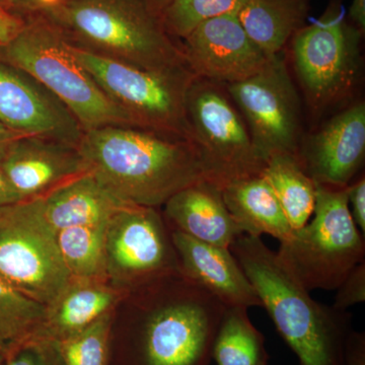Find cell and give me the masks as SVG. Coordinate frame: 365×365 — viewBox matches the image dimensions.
Masks as SVG:
<instances>
[{
	"instance_id": "1",
	"label": "cell",
	"mask_w": 365,
	"mask_h": 365,
	"mask_svg": "<svg viewBox=\"0 0 365 365\" xmlns=\"http://www.w3.org/2000/svg\"><path fill=\"white\" fill-rule=\"evenodd\" d=\"M78 146L88 170L127 204L158 208L181 190L208 180L186 137L105 126L83 132Z\"/></svg>"
},
{
	"instance_id": "2",
	"label": "cell",
	"mask_w": 365,
	"mask_h": 365,
	"mask_svg": "<svg viewBox=\"0 0 365 365\" xmlns=\"http://www.w3.org/2000/svg\"><path fill=\"white\" fill-rule=\"evenodd\" d=\"M230 251L300 365H346L351 316L309 295L261 237L242 235Z\"/></svg>"
},
{
	"instance_id": "3",
	"label": "cell",
	"mask_w": 365,
	"mask_h": 365,
	"mask_svg": "<svg viewBox=\"0 0 365 365\" xmlns=\"http://www.w3.org/2000/svg\"><path fill=\"white\" fill-rule=\"evenodd\" d=\"M39 14L83 51L148 69L186 64L155 0H60Z\"/></svg>"
},
{
	"instance_id": "4",
	"label": "cell",
	"mask_w": 365,
	"mask_h": 365,
	"mask_svg": "<svg viewBox=\"0 0 365 365\" xmlns=\"http://www.w3.org/2000/svg\"><path fill=\"white\" fill-rule=\"evenodd\" d=\"M131 333L121 365H210L225 307L180 271Z\"/></svg>"
},
{
	"instance_id": "5",
	"label": "cell",
	"mask_w": 365,
	"mask_h": 365,
	"mask_svg": "<svg viewBox=\"0 0 365 365\" xmlns=\"http://www.w3.org/2000/svg\"><path fill=\"white\" fill-rule=\"evenodd\" d=\"M0 55L51 91L83 132L105 126L136 127L79 63L58 29L42 14H29L13 39L0 46Z\"/></svg>"
},
{
	"instance_id": "6",
	"label": "cell",
	"mask_w": 365,
	"mask_h": 365,
	"mask_svg": "<svg viewBox=\"0 0 365 365\" xmlns=\"http://www.w3.org/2000/svg\"><path fill=\"white\" fill-rule=\"evenodd\" d=\"M311 222L280 242L277 255L309 292L337 289L365 261L364 235L353 222L347 187L317 184Z\"/></svg>"
},
{
	"instance_id": "7",
	"label": "cell",
	"mask_w": 365,
	"mask_h": 365,
	"mask_svg": "<svg viewBox=\"0 0 365 365\" xmlns=\"http://www.w3.org/2000/svg\"><path fill=\"white\" fill-rule=\"evenodd\" d=\"M71 49L107 97L131 118L136 127L191 140L186 98L196 76L186 64L143 68L72 46Z\"/></svg>"
},
{
	"instance_id": "8",
	"label": "cell",
	"mask_w": 365,
	"mask_h": 365,
	"mask_svg": "<svg viewBox=\"0 0 365 365\" xmlns=\"http://www.w3.org/2000/svg\"><path fill=\"white\" fill-rule=\"evenodd\" d=\"M362 35L340 0H333L321 18L294 34L295 72L312 109H330L352 95L361 73Z\"/></svg>"
},
{
	"instance_id": "9",
	"label": "cell",
	"mask_w": 365,
	"mask_h": 365,
	"mask_svg": "<svg viewBox=\"0 0 365 365\" xmlns=\"http://www.w3.org/2000/svg\"><path fill=\"white\" fill-rule=\"evenodd\" d=\"M186 115L191 141L209 181L222 188L263 173L266 163L225 86L195 78L187 93Z\"/></svg>"
},
{
	"instance_id": "10",
	"label": "cell",
	"mask_w": 365,
	"mask_h": 365,
	"mask_svg": "<svg viewBox=\"0 0 365 365\" xmlns=\"http://www.w3.org/2000/svg\"><path fill=\"white\" fill-rule=\"evenodd\" d=\"M0 277L45 306L71 278L39 197L0 208Z\"/></svg>"
},
{
	"instance_id": "11",
	"label": "cell",
	"mask_w": 365,
	"mask_h": 365,
	"mask_svg": "<svg viewBox=\"0 0 365 365\" xmlns=\"http://www.w3.org/2000/svg\"><path fill=\"white\" fill-rule=\"evenodd\" d=\"M281 53L251 78L223 86L265 163L276 155H297L300 148L302 106Z\"/></svg>"
},
{
	"instance_id": "12",
	"label": "cell",
	"mask_w": 365,
	"mask_h": 365,
	"mask_svg": "<svg viewBox=\"0 0 365 365\" xmlns=\"http://www.w3.org/2000/svg\"><path fill=\"white\" fill-rule=\"evenodd\" d=\"M108 279L114 287H139L180 271L176 250L157 208L127 204L108 220Z\"/></svg>"
},
{
	"instance_id": "13",
	"label": "cell",
	"mask_w": 365,
	"mask_h": 365,
	"mask_svg": "<svg viewBox=\"0 0 365 365\" xmlns=\"http://www.w3.org/2000/svg\"><path fill=\"white\" fill-rule=\"evenodd\" d=\"M180 46L185 63L196 78L222 86L251 78L271 59L235 14L203 21Z\"/></svg>"
},
{
	"instance_id": "14",
	"label": "cell",
	"mask_w": 365,
	"mask_h": 365,
	"mask_svg": "<svg viewBox=\"0 0 365 365\" xmlns=\"http://www.w3.org/2000/svg\"><path fill=\"white\" fill-rule=\"evenodd\" d=\"M0 124L21 136L78 145L83 129L51 91L0 55Z\"/></svg>"
},
{
	"instance_id": "15",
	"label": "cell",
	"mask_w": 365,
	"mask_h": 365,
	"mask_svg": "<svg viewBox=\"0 0 365 365\" xmlns=\"http://www.w3.org/2000/svg\"><path fill=\"white\" fill-rule=\"evenodd\" d=\"M365 155V105L354 103L334 115L299 148L302 168L317 184L344 188L351 184Z\"/></svg>"
},
{
	"instance_id": "16",
	"label": "cell",
	"mask_w": 365,
	"mask_h": 365,
	"mask_svg": "<svg viewBox=\"0 0 365 365\" xmlns=\"http://www.w3.org/2000/svg\"><path fill=\"white\" fill-rule=\"evenodd\" d=\"M0 170L26 200L44 195L88 167L76 144L18 136L0 148Z\"/></svg>"
},
{
	"instance_id": "17",
	"label": "cell",
	"mask_w": 365,
	"mask_h": 365,
	"mask_svg": "<svg viewBox=\"0 0 365 365\" xmlns=\"http://www.w3.org/2000/svg\"><path fill=\"white\" fill-rule=\"evenodd\" d=\"M170 239L180 271L223 306L262 307L256 290L230 248L198 241L178 230H173Z\"/></svg>"
},
{
	"instance_id": "18",
	"label": "cell",
	"mask_w": 365,
	"mask_h": 365,
	"mask_svg": "<svg viewBox=\"0 0 365 365\" xmlns=\"http://www.w3.org/2000/svg\"><path fill=\"white\" fill-rule=\"evenodd\" d=\"M163 206L174 230L198 241L230 248L244 235L225 205L222 188L208 180L181 190Z\"/></svg>"
},
{
	"instance_id": "19",
	"label": "cell",
	"mask_w": 365,
	"mask_h": 365,
	"mask_svg": "<svg viewBox=\"0 0 365 365\" xmlns=\"http://www.w3.org/2000/svg\"><path fill=\"white\" fill-rule=\"evenodd\" d=\"M123 290L110 281L71 277L58 295L46 306L44 323L37 338L66 339L101 317L115 311Z\"/></svg>"
},
{
	"instance_id": "20",
	"label": "cell",
	"mask_w": 365,
	"mask_h": 365,
	"mask_svg": "<svg viewBox=\"0 0 365 365\" xmlns=\"http://www.w3.org/2000/svg\"><path fill=\"white\" fill-rule=\"evenodd\" d=\"M39 199L46 220L56 232L107 222L127 205L90 170L62 182Z\"/></svg>"
},
{
	"instance_id": "21",
	"label": "cell",
	"mask_w": 365,
	"mask_h": 365,
	"mask_svg": "<svg viewBox=\"0 0 365 365\" xmlns=\"http://www.w3.org/2000/svg\"><path fill=\"white\" fill-rule=\"evenodd\" d=\"M222 191L228 211L244 235H269L280 242L292 237L294 230L263 175L228 182Z\"/></svg>"
},
{
	"instance_id": "22",
	"label": "cell",
	"mask_w": 365,
	"mask_h": 365,
	"mask_svg": "<svg viewBox=\"0 0 365 365\" xmlns=\"http://www.w3.org/2000/svg\"><path fill=\"white\" fill-rule=\"evenodd\" d=\"M309 7L311 0H248L237 18L250 38L272 57L306 26Z\"/></svg>"
},
{
	"instance_id": "23",
	"label": "cell",
	"mask_w": 365,
	"mask_h": 365,
	"mask_svg": "<svg viewBox=\"0 0 365 365\" xmlns=\"http://www.w3.org/2000/svg\"><path fill=\"white\" fill-rule=\"evenodd\" d=\"M277 197L292 230H299L313 216L317 182L307 174L299 157L289 153L273 155L262 173Z\"/></svg>"
},
{
	"instance_id": "24",
	"label": "cell",
	"mask_w": 365,
	"mask_h": 365,
	"mask_svg": "<svg viewBox=\"0 0 365 365\" xmlns=\"http://www.w3.org/2000/svg\"><path fill=\"white\" fill-rule=\"evenodd\" d=\"M212 359L217 365H268L265 337L249 318L248 307H227L215 342Z\"/></svg>"
},
{
	"instance_id": "25",
	"label": "cell",
	"mask_w": 365,
	"mask_h": 365,
	"mask_svg": "<svg viewBox=\"0 0 365 365\" xmlns=\"http://www.w3.org/2000/svg\"><path fill=\"white\" fill-rule=\"evenodd\" d=\"M46 306L0 277V353L6 356L39 335Z\"/></svg>"
},
{
	"instance_id": "26",
	"label": "cell",
	"mask_w": 365,
	"mask_h": 365,
	"mask_svg": "<svg viewBox=\"0 0 365 365\" xmlns=\"http://www.w3.org/2000/svg\"><path fill=\"white\" fill-rule=\"evenodd\" d=\"M107 222L57 232L60 253L71 277L109 281L105 254Z\"/></svg>"
},
{
	"instance_id": "27",
	"label": "cell",
	"mask_w": 365,
	"mask_h": 365,
	"mask_svg": "<svg viewBox=\"0 0 365 365\" xmlns=\"http://www.w3.org/2000/svg\"><path fill=\"white\" fill-rule=\"evenodd\" d=\"M115 311L109 312L90 326L54 341L66 365H111V338Z\"/></svg>"
},
{
	"instance_id": "28",
	"label": "cell",
	"mask_w": 365,
	"mask_h": 365,
	"mask_svg": "<svg viewBox=\"0 0 365 365\" xmlns=\"http://www.w3.org/2000/svg\"><path fill=\"white\" fill-rule=\"evenodd\" d=\"M248 0H174L162 9L165 30L180 41L203 21L225 14H237Z\"/></svg>"
},
{
	"instance_id": "29",
	"label": "cell",
	"mask_w": 365,
	"mask_h": 365,
	"mask_svg": "<svg viewBox=\"0 0 365 365\" xmlns=\"http://www.w3.org/2000/svg\"><path fill=\"white\" fill-rule=\"evenodd\" d=\"M4 365H66L54 341L32 338L4 356Z\"/></svg>"
},
{
	"instance_id": "30",
	"label": "cell",
	"mask_w": 365,
	"mask_h": 365,
	"mask_svg": "<svg viewBox=\"0 0 365 365\" xmlns=\"http://www.w3.org/2000/svg\"><path fill=\"white\" fill-rule=\"evenodd\" d=\"M333 307L346 311L365 300V261L359 264L337 288Z\"/></svg>"
},
{
	"instance_id": "31",
	"label": "cell",
	"mask_w": 365,
	"mask_h": 365,
	"mask_svg": "<svg viewBox=\"0 0 365 365\" xmlns=\"http://www.w3.org/2000/svg\"><path fill=\"white\" fill-rule=\"evenodd\" d=\"M348 205L353 222L359 232L365 235V179L360 178L347 186Z\"/></svg>"
},
{
	"instance_id": "32",
	"label": "cell",
	"mask_w": 365,
	"mask_h": 365,
	"mask_svg": "<svg viewBox=\"0 0 365 365\" xmlns=\"http://www.w3.org/2000/svg\"><path fill=\"white\" fill-rule=\"evenodd\" d=\"M346 365H365V334L352 331L346 343Z\"/></svg>"
},
{
	"instance_id": "33",
	"label": "cell",
	"mask_w": 365,
	"mask_h": 365,
	"mask_svg": "<svg viewBox=\"0 0 365 365\" xmlns=\"http://www.w3.org/2000/svg\"><path fill=\"white\" fill-rule=\"evenodd\" d=\"M24 20L16 14L0 11V46L7 44L20 31Z\"/></svg>"
},
{
	"instance_id": "34",
	"label": "cell",
	"mask_w": 365,
	"mask_h": 365,
	"mask_svg": "<svg viewBox=\"0 0 365 365\" xmlns=\"http://www.w3.org/2000/svg\"><path fill=\"white\" fill-rule=\"evenodd\" d=\"M25 200L23 196L14 188L6 175L0 170V208L13 205Z\"/></svg>"
},
{
	"instance_id": "35",
	"label": "cell",
	"mask_w": 365,
	"mask_h": 365,
	"mask_svg": "<svg viewBox=\"0 0 365 365\" xmlns=\"http://www.w3.org/2000/svg\"><path fill=\"white\" fill-rule=\"evenodd\" d=\"M60 0H13L14 9L28 14H39L48 7L55 6Z\"/></svg>"
},
{
	"instance_id": "36",
	"label": "cell",
	"mask_w": 365,
	"mask_h": 365,
	"mask_svg": "<svg viewBox=\"0 0 365 365\" xmlns=\"http://www.w3.org/2000/svg\"><path fill=\"white\" fill-rule=\"evenodd\" d=\"M349 21L364 34L365 31V0H353L349 9Z\"/></svg>"
},
{
	"instance_id": "37",
	"label": "cell",
	"mask_w": 365,
	"mask_h": 365,
	"mask_svg": "<svg viewBox=\"0 0 365 365\" xmlns=\"http://www.w3.org/2000/svg\"><path fill=\"white\" fill-rule=\"evenodd\" d=\"M18 136L21 135H18V134H14L13 132L7 130L6 127L0 124V140H11V139Z\"/></svg>"
},
{
	"instance_id": "38",
	"label": "cell",
	"mask_w": 365,
	"mask_h": 365,
	"mask_svg": "<svg viewBox=\"0 0 365 365\" xmlns=\"http://www.w3.org/2000/svg\"><path fill=\"white\" fill-rule=\"evenodd\" d=\"M14 9L13 0H0V11L13 14Z\"/></svg>"
},
{
	"instance_id": "39",
	"label": "cell",
	"mask_w": 365,
	"mask_h": 365,
	"mask_svg": "<svg viewBox=\"0 0 365 365\" xmlns=\"http://www.w3.org/2000/svg\"><path fill=\"white\" fill-rule=\"evenodd\" d=\"M157 2L158 6L160 7V9H163V7L168 6V4H170V2L174 1V0H155Z\"/></svg>"
},
{
	"instance_id": "40",
	"label": "cell",
	"mask_w": 365,
	"mask_h": 365,
	"mask_svg": "<svg viewBox=\"0 0 365 365\" xmlns=\"http://www.w3.org/2000/svg\"><path fill=\"white\" fill-rule=\"evenodd\" d=\"M4 356L0 353V365H4Z\"/></svg>"
},
{
	"instance_id": "41",
	"label": "cell",
	"mask_w": 365,
	"mask_h": 365,
	"mask_svg": "<svg viewBox=\"0 0 365 365\" xmlns=\"http://www.w3.org/2000/svg\"><path fill=\"white\" fill-rule=\"evenodd\" d=\"M14 138H16V137H14ZM7 141H9V140H0V148H1L2 146H4V144H6L7 143Z\"/></svg>"
}]
</instances>
